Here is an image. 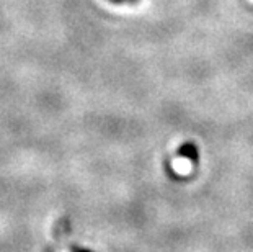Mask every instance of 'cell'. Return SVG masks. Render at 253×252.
Instances as JSON below:
<instances>
[{"label": "cell", "mask_w": 253, "mask_h": 252, "mask_svg": "<svg viewBox=\"0 0 253 252\" xmlns=\"http://www.w3.org/2000/svg\"><path fill=\"white\" fill-rule=\"evenodd\" d=\"M108 2H113L116 5H123V3H137L139 0H108Z\"/></svg>", "instance_id": "cell-3"}, {"label": "cell", "mask_w": 253, "mask_h": 252, "mask_svg": "<svg viewBox=\"0 0 253 252\" xmlns=\"http://www.w3.org/2000/svg\"><path fill=\"white\" fill-rule=\"evenodd\" d=\"M178 154L181 155V157L191 160V162H195V164L198 162V159H199L198 148L191 141H186L185 144H181V146L178 148Z\"/></svg>", "instance_id": "cell-1"}, {"label": "cell", "mask_w": 253, "mask_h": 252, "mask_svg": "<svg viewBox=\"0 0 253 252\" xmlns=\"http://www.w3.org/2000/svg\"><path fill=\"white\" fill-rule=\"evenodd\" d=\"M71 252H91V251L87 249V248H80V246H77V244H72L71 246Z\"/></svg>", "instance_id": "cell-2"}]
</instances>
